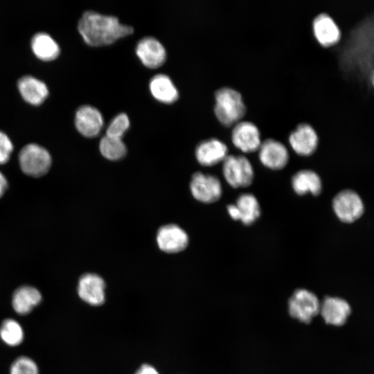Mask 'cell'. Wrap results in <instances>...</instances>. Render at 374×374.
Masks as SVG:
<instances>
[{
	"label": "cell",
	"instance_id": "25",
	"mask_svg": "<svg viewBox=\"0 0 374 374\" xmlns=\"http://www.w3.org/2000/svg\"><path fill=\"white\" fill-rule=\"evenodd\" d=\"M24 330L15 320H4L0 326V337L2 341L10 346L19 345L24 339Z\"/></svg>",
	"mask_w": 374,
	"mask_h": 374
},
{
	"label": "cell",
	"instance_id": "3",
	"mask_svg": "<svg viewBox=\"0 0 374 374\" xmlns=\"http://www.w3.org/2000/svg\"><path fill=\"white\" fill-rule=\"evenodd\" d=\"M19 161L25 174L39 177L48 171L52 159L46 148L37 143H28L21 150Z\"/></svg>",
	"mask_w": 374,
	"mask_h": 374
},
{
	"label": "cell",
	"instance_id": "16",
	"mask_svg": "<svg viewBox=\"0 0 374 374\" xmlns=\"http://www.w3.org/2000/svg\"><path fill=\"white\" fill-rule=\"evenodd\" d=\"M227 211L232 219L250 225L259 217L260 207L253 195L244 193L239 196L235 204L228 205Z\"/></svg>",
	"mask_w": 374,
	"mask_h": 374
},
{
	"label": "cell",
	"instance_id": "1",
	"mask_svg": "<svg viewBox=\"0 0 374 374\" xmlns=\"http://www.w3.org/2000/svg\"><path fill=\"white\" fill-rule=\"evenodd\" d=\"M78 29L84 41L95 46L110 44L134 30L132 26L121 24L118 17L94 10L83 12Z\"/></svg>",
	"mask_w": 374,
	"mask_h": 374
},
{
	"label": "cell",
	"instance_id": "2",
	"mask_svg": "<svg viewBox=\"0 0 374 374\" xmlns=\"http://www.w3.org/2000/svg\"><path fill=\"white\" fill-rule=\"evenodd\" d=\"M214 112L218 121L225 126L235 125L243 118L247 107L240 91L223 87L215 93Z\"/></svg>",
	"mask_w": 374,
	"mask_h": 374
},
{
	"label": "cell",
	"instance_id": "13",
	"mask_svg": "<svg viewBox=\"0 0 374 374\" xmlns=\"http://www.w3.org/2000/svg\"><path fill=\"white\" fill-rule=\"evenodd\" d=\"M312 31L317 41L323 46L337 44L341 39V30L334 19L326 12L317 15L312 21Z\"/></svg>",
	"mask_w": 374,
	"mask_h": 374
},
{
	"label": "cell",
	"instance_id": "28",
	"mask_svg": "<svg viewBox=\"0 0 374 374\" xmlns=\"http://www.w3.org/2000/svg\"><path fill=\"white\" fill-rule=\"evenodd\" d=\"M13 150V145L8 136L0 130V164L6 163Z\"/></svg>",
	"mask_w": 374,
	"mask_h": 374
},
{
	"label": "cell",
	"instance_id": "24",
	"mask_svg": "<svg viewBox=\"0 0 374 374\" xmlns=\"http://www.w3.org/2000/svg\"><path fill=\"white\" fill-rule=\"evenodd\" d=\"M99 149L104 157L112 161L123 158L127 152L126 145L121 138L106 134L100 141Z\"/></svg>",
	"mask_w": 374,
	"mask_h": 374
},
{
	"label": "cell",
	"instance_id": "12",
	"mask_svg": "<svg viewBox=\"0 0 374 374\" xmlns=\"http://www.w3.org/2000/svg\"><path fill=\"white\" fill-rule=\"evenodd\" d=\"M104 123L103 116L98 109L90 105H83L77 109L75 116V125L78 132L87 137L97 136Z\"/></svg>",
	"mask_w": 374,
	"mask_h": 374
},
{
	"label": "cell",
	"instance_id": "22",
	"mask_svg": "<svg viewBox=\"0 0 374 374\" xmlns=\"http://www.w3.org/2000/svg\"><path fill=\"white\" fill-rule=\"evenodd\" d=\"M292 186L298 195L310 193L318 195L321 191L322 183L320 177L314 171L302 170L292 177Z\"/></svg>",
	"mask_w": 374,
	"mask_h": 374
},
{
	"label": "cell",
	"instance_id": "6",
	"mask_svg": "<svg viewBox=\"0 0 374 374\" xmlns=\"http://www.w3.org/2000/svg\"><path fill=\"white\" fill-rule=\"evenodd\" d=\"M333 211L343 222L352 223L363 214L364 207L359 195L352 190L338 193L332 200Z\"/></svg>",
	"mask_w": 374,
	"mask_h": 374
},
{
	"label": "cell",
	"instance_id": "23",
	"mask_svg": "<svg viewBox=\"0 0 374 374\" xmlns=\"http://www.w3.org/2000/svg\"><path fill=\"white\" fill-rule=\"evenodd\" d=\"M31 48L39 59L49 61L56 58L60 53V46L56 41L47 33L39 32L31 39Z\"/></svg>",
	"mask_w": 374,
	"mask_h": 374
},
{
	"label": "cell",
	"instance_id": "8",
	"mask_svg": "<svg viewBox=\"0 0 374 374\" xmlns=\"http://www.w3.org/2000/svg\"><path fill=\"white\" fill-rule=\"evenodd\" d=\"M288 141L292 150L300 156H310L317 150L319 136L312 125L302 122L290 133Z\"/></svg>",
	"mask_w": 374,
	"mask_h": 374
},
{
	"label": "cell",
	"instance_id": "7",
	"mask_svg": "<svg viewBox=\"0 0 374 374\" xmlns=\"http://www.w3.org/2000/svg\"><path fill=\"white\" fill-rule=\"evenodd\" d=\"M231 141L243 152H253L258 150L262 142L260 131L253 122L240 121L232 129Z\"/></svg>",
	"mask_w": 374,
	"mask_h": 374
},
{
	"label": "cell",
	"instance_id": "10",
	"mask_svg": "<svg viewBox=\"0 0 374 374\" xmlns=\"http://www.w3.org/2000/svg\"><path fill=\"white\" fill-rule=\"evenodd\" d=\"M258 157L265 167L271 170H280L289 161V152L280 141L267 138L262 141L258 148Z\"/></svg>",
	"mask_w": 374,
	"mask_h": 374
},
{
	"label": "cell",
	"instance_id": "26",
	"mask_svg": "<svg viewBox=\"0 0 374 374\" xmlns=\"http://www.w3.org/2000/svg\"><path fill=\"white\" fill-rule=\"evenodd\" d=\"M130 125V122L127 114L124 112L118 114L110 121L106 130V135L122 139Z\"/></svg>",
	"mask_w": 374,
	"mask_h": 374
},
{
	"label": "cell",
	"instance_id": "20",
	"mask_svg": "<svg viewBox=\"0 0 374 374\" xmlns=\"http://www.w3.org/2000/svg\"><path fill=\"white\" fill-rule=\"evenodd\" d=\"M42 295L39 291L32 286L24 285L13 293L12 305L14 310L21 315L30 313L40 303Z\"/></svg>",
	"mask_w": 374,
	"mask_h": 374
},
{
	"label": "cell",
	"instance_id": "19",
	"mask_svg": "<svg viewBox=\"0 0 374 374\" xmlns=\"http://www.w3.org/2000/svg\"><path fill=\"white\" fill-rule=\"evenodd\" d=\"M19 91L23 98L30 104H41L48 94L46 84L41 80L32 76L24 75L17 82Z\"/></svg>",
	"mask_w": 374,
	"mask_h": 374
},
{
	"label": "cell",
	"instance_id": "4",
	"mask_svg": "<svg viewBox=\"0 0 374 374\" xmlns=\"http://www.w3.org/2000/svg\"><path fill=\"white\" fill-rule=\"evenodd\" d=\"M222 173L233 188L249 186L253 179V169L249 160L243 155H227L223 161Z\"/></svg>",
	"mask_w": 374,
	"mask_h": 374
},
{
	"label": "cell",
	"instance_id": "17",
	"mask_svg": "<svg viewBox=\"0 0 374 374\" xmlns=\"http://www.w3.org/2000/svg\"><path fill=\"white\" fill-rule=\"evenodd\" d=\"M351 308L349 303L344 299L334 296H326L320 302L319 313L326 323L341 326L350 315Z\"/></svg>",
	"mask_w": 374,
	"mask_h": 374
},
{
	"label": "cell",
	"instance_id": "21",
	"mask_svg": "<svg viewBox=\"0 0 374 374\" xmlns=\"http://www.w3.org/2000/svg\"><path fill=\"white\" fill-rule=\"evenodd\" d=\"M149 88L152 95L158 100L171 103L175 102L179 97L177 88L171 78L163 73H159L150 80Z\"/></svg>",
	"mask_w": 374,
	"mask_h": 374
},
{
	"label": "cell",
	"instance_id": "18",
	"mask_svg": "<svg viewBox=\"0 0 374 374\" xmlns=\"http://www.w3.org/2000/svg\"><path fill=\"white\" fill-rule=\"evenodd\" d=\"M228 155L226 145L215 138L204 140L199 143L195 150L198 162L204 166H212L224 159Z\"/></svg>",
	"mask_w": 374,
	"mask_h": 374
},
{
	"label": "cell",
	"instance_id": "14",
	"mask_svg": "<svg viewBox=\"0 0 374 374\" xmlns=\"http://www.w3.org/2000/svg\"><path fill=\"white\" fill-rule=\"evenodd\" d=\"M157 242L161 251L173 253L181 251L187 247L188 237L179 226L167 224L158 230Z\"/></svg>",
	"mask_w": 374,
	"mask_h": 374
},
{
	"label": "cell",
	"instance_id": "29",
	"mask_svg": "<svg viewBox=\"0 0 374 374\" xmlns=\"http://www.w3.org/2000/svg\"><path fill=\"white\" fill-rule=\"evenodd\" d=\"M134 374H159V373L154 366L150 364H143Z\"/></svg>",
	"mask_w": 374,
	"mask_h": 374
},
{
	"label": "cell",
	"instance_id": "5",
	"mask_svg": "<svg viewBox=\"0 0 374 374\" xmlns=\"http://www.w3.org/2000/svg\"><path fill=\"white\" fill-rule=\"evenodd\" d=\"M319 309L320 301L317 296L306 289L295 290L288 301L291 317L306 323L319 313Z\"/></svg>",
	"mask_w": 374,
	"mask_h": 374
},
{
	"label": "cell",
	"instance_id": "30",
	"mask_svg": "<svg viewBox=\"0 0 374 374\" xmlns=\"http://www.w3.org/2000/svg\"><path fill=\"white\" fill-rule=\"evenodd\" d=\"M8 188V181L5 176L0 172V197L4 194Z\"/></svg>",
	"mask_w": 374,
	"mask_h": 374
},
{
	"label": "cell",
	"instance_id": "15",
	"mask_svg": "<svg viewBox=\"0 0 374 374\" xmlns=\"http://www.w3.org/2000/svg\"><path fill=\"white\" fill-rule=\"evenodd\" d=\"M136 53L142 63L150 68L160 66L166 58L163 45L152 36L144 37L138 42Z\"/></svg>",
	"mask_w": 374,
	"mask_h": 374
},
{
	"label": "cell",
	"instance_id": "11",
	"mask_svg": "<svg viewBox=\"0 0 374 374\" xmlns=\"http://www.w3.org/2000/svg\"><path fill=\"white\" fill-rule=\"evenodd\" d=\"M105 281L100 276L88 273L80 278L78 294L85 303L97 306L102 305L105 300Z\"/></svg>",
	"mask_w": 374,
	"mask_h": 374
},
{
	"label": "cell",
	"instance_id": "9",
	"mask_svg": "<svg viewBox=\"0 0 374 374\" xmlns=\"http://www.w3.org/2000/svg\"><path fill=\"white\" fill-rule=\"evenodd\" d=\"M190 188L193 196L204 203L215 202L222 195L220 180L211 175L195 172L192 177Z\"/></svg>",
	"mask_w": 374,
	"mask_h": 374
},
{
	"label": "cell",
	"instance_id": "27",
	"mask_svg": "<svg viewBox=\"0 0 374 374\" xmlns=\"http://www.w3.org/2000/svg\"><path fill=\"white\" fill-rule=\"evenodd\" d=\"M10 374H39V369L32 359L21 356L12 364Z\"/></svg>",
	"mask_w": 374,
	"mask_h": 374
}]
</instances>
